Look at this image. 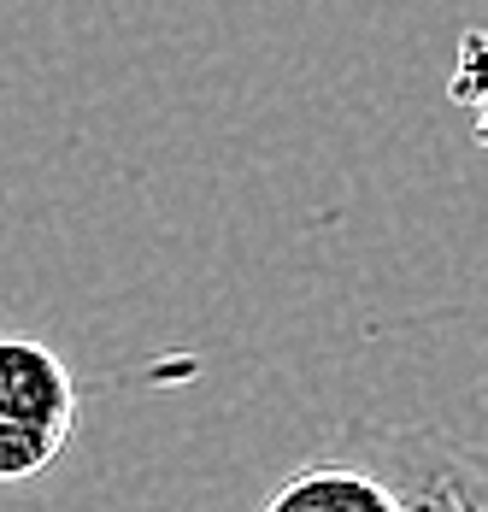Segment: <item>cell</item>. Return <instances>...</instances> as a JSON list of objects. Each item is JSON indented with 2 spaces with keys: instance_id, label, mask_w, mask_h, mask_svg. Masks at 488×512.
<instances>
[{
  "instance_id": "cell-2",
  "label": "cell",
  "mask_w": 488,
  "mask_h": 512,
  "mask_svg": "<svg viewBox=\"0 0 488 512\" xmlns=\"http://www.w3.org/2000/svg\"><path fill=\"white\" fill-rule=\"evenodd\" d=\"M342 448L383 471L406 512H488V471L483 454L430 424H371L353 418Z\"/></svg>"
},
{
  "instance_id": "cell-3",
  "label": "cell",
  "mask_w": 488,
  "mask_h": 512,
  "mask_svg": "<svg viewBox=\"0 0 488 512\" xmlns=\"http://www.w3.org/2000/svg\"><path fill=\"white\" fill-rule=\"evenodd\" d=\"M259 512H406V507H400V495H394V483L383 471H371L359 454L336 448L324 460L294 465L265 495Z\"/></svg>"
},
{
  "instance_id": "cell-1",
  "label": "cell",
  "mask_w": 488,
  "mask_h": 512,
  "mask_svg": "<svg viewBox=\"0 0 488 512\" xmlns=\"http://www.w3.org/2000/svg\"><path fill=\"white\" fill-rule=\"evenodd\" d=\"M77 436V377L42 336L0 330V483H30Z\"/></svg>"
}]
</instances>
